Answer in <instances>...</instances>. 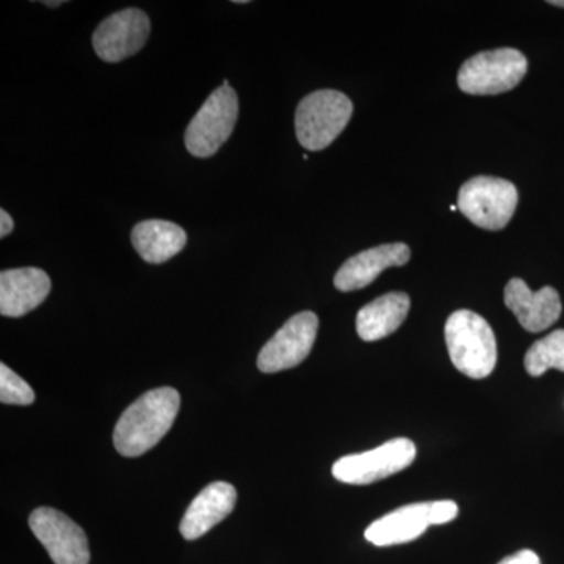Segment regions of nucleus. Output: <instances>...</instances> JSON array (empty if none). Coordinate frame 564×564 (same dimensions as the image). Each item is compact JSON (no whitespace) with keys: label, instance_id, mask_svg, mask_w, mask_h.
Returning <instances> with one entry per match:
<instances>
[{"label":"nucleus","instance_id":"nucleus-1","mask_svg":"<svg viewBox=\"0 0 564 564\" xmlns=\"http://www.w3.org/2000/svg\"><path fill=\"white\" fill-rule=\"evenodd\" d=\"M180 406L176 389L159 388L143 393L115 426L113 444L118 454L137 458L155 447L172 429Z\"/></svg>","mask_w":564,"mask_h":564},{"label":"nucleus","instance_id":"nucleus-2","mask_svg":"<svg viewBox=\"0 0 564 564\" xmlns=\"http://www.w3.org/2000/svg\"><path fill=\"white\" fill-rule=\"evenodd\" d=\"M445 343L458 372L484 380L496 369L497 340L489 323L473 311H456L445 323Z\"/></svg>","mask_w":564,"mask_h":564},{"label":"nucleus","instance_id":"nucleus-3","mask_svg":"<svg viewBox=\"0 0 564 564\" xmlns=\"http://www.w3.org/2000/svg\"><path fill=\"white\" fill-rule=\"evenodd\" d=\"M352 104L344 93H311L295 111V132L303 148L321 151L328 148L351 120Z\"/></svg>","mask_w":564,"mask_h":564},{"label":"nucleus","instance_id":"nucleus-4","mask_svg":"<svg viewBox=\"0 0 564 564\" xmlns=\"http://www.w3.org/2000/svg\"><path fill=\"white\" fill-rule=\"evenodd\" d=\"M527 68L525 55L513 47L480 52L463 63L458 87L467 95H502L521 84Z\"/></svg>","mask_w":564,"mask_h":564},{"label":"nucleus","instance_id":"nucleus-5","mask_svg":"<svg viewBox=\"0 0 564 564\" xmlns=\"http://www.w3.org/2000/svg\"><path fill=\"white\" fill-rule=\"evenodd\" d=\"M239 118V98L228 80L223 82L185 131V147L195 158L207 159L217 154L228 141Z\"/></svg>","mask_w":564,"mask_h":564},{"label":"nucleus","instance_id":"nucleus-6","mask_svg":"<svg viewBox=\"0 0 564 564\" xmlns=\"http://www.w3.org/2000/svg\"><path fill=\"white\" fill-rule=\"evenodd\" d=\"M458 511L454 500L404 505L372 522L366 530V540L378 547L411 543L422 536L430 525L454 521Z\"/></svg>","mask_w":564,"mask_h":564},{"label":"nucleus","instance_id":"nucleus-7","mask_svg":"<svg viewBox=\"0 0 564 564\" xmlns=\"http://www.w3.org/2000/svg\"><path fill=\"white\" fill-rule=\"evenodd\" d=\"M513 182L492 176H477L459 188L458 209L467 220L488 231H500L513 218L518 206Z\"/></svg>","mask_w":564,"mask_h":564},{"label":"nucleus","instance_id":"nucleus-8","mask_svg":"<svg viewBox=\"0 0 564 564\" xmlns=\"http://www.w3.org/2000/svg\"><path fill=\"white\" fill-rule=\"evenodd\" d=\"M415 445L408 437H397L373 451L347 455L333 466L336 480L347 485H372L402 473L414 463Z\"/></svg>","mask_w":564,"mask_h":564},{"label":"nucleus","instance_id":"nucleus-9","mask_svg":"<svg viewBox=\"0 0 564 564\" xmlns=\"http://www.w3.org/2000/svg\"><path fill=\"white\" fill-rule=\"evenodd\" d=\"M29 525L55 564L90 563L87 534L62 511L36 508L29 518Z\"/></svg>","mask_w":564,"mask_h":564},{"label":"nucleus","instance_id":"nucleus-10","mask_svg":"<svg viewBox=\"0 0 564 564\" xmlns=\"http://www.w3.org/2000/svg\"><path fill=\"white\" fill-rule=\"evenodd\" d=\"M318 332V317L311 311L293 315L291 321L274 334L258 356V367L263 373H278L300 366L313 350Z\"/></svg>","mask_w":564,"mask_h":564},{"label":"nucleus","instance_id":"nucleus-11","mask_svg":"<svg viewBox=\"0 0 564 564\" xmlns=\"http://www.w3.org/2000/svg\"><path fill=\"white\" fill-rule=\"evenodd\" d=\"M150 33L148 14L139 9H126L98 25L93 33V47L101 61L117 63L143 50Z\"/></svg>","mask_w":564,"mask_h":564},{"label":"nucleus","instance_id":"nucleus-12","mask_svg":"<svg viewBox=\"0 0 564 564\" xmlns=\"http://www.w3.org/2000/svg\"><path fill=\"white\" fill-rule=\"evenodd\" d=\"M505 304L529 333L551 328L562 315V300L554 288L532 292L524 281L514 278L505 288Z\"/></svg>","mask_w":564,"mask_h":564},{"label":"nucleus","instance_id":"nucleus-13","mask_svg":"<svg viewBox=\"0 0 564 564\" xmlns=\"http://www.w3.org/2000/svg\"><path fill=\"white\" fill-rule=\"evenodd\" d=\"M411 250L404 243H386L352 256L334 276L337 291L352 292L372 284L384 270L410 262Z\"/></svg>","mask_w":564,"mask_h":564},{"label":"nucleus","instance_id":"nucleus-14","mask_svg":"<svg viewBox=\"0 0 564 564\" xmlns=\"http://www.w3.org/2000/svg\"><path fill=\"white\" fill-rule=\"evenodd\" d=\"M51 292V278L44 270H3L0 273V314L18 318L32 313L47 299Z\"/></svg>","mask_w":564,"mask_h":564},{"label":"nucleus","instance_id":"nucleus-15","mask_svg":"<svg viewBox=\"0 0 564 564\" xmlns=\"http://www.w3.org/2000/svg\"><path fill=\"white\" fill-rule=\"evenodd\" d=\"M237 502V491L226 481L207 485L193 499L182 518L180 530L187 541H195L210 532L223 519L232 513Z\"/></svg>","mask_w":564,"mask_h":564},{"label":"nucleus","instance_id":"nucleus-16","mask_svg":"<svg viewBox=\"0 0 564 564\" xmlns=\"http://www.w3.org/2000/svg\"><path fill=\"white\" fill-rule=\"evenodd\" d=\"M410 307L411 300L406 293H386L359 311L356 317V332L366 343L384 339L406 321Z\"/></svg>","mask_w":564,"mask_h":564},{"label":"nucleus","instance_id":"nucleus-17","mask_svg":"<svg viewBox=\"0 0 564 564\" xmlns=\"http://www.w3.org/2000/svg\"><path fill=\"white\" fill-rule=\"evenodd\" d=\"M131 240L144 262L163 263L184 250L187 234L176 223L147 220L132 229Z\"/></svg>","mask_w":564,"mask_h":564},{"label":"nucleus","instance_id":"nucleus-18","mask_svg":"<svg viewBox=\"0 0 564 564\" xmlns=\"http://www.w3.org/2000/svg\"><path fill=\"white\" fill-rule=\"evenodd\" d=\"M524 364L532 377H541L549 369L564 372V329H556L536 340L527 351Z\"/></svg>","mask_w":564,"mask_h":564},{"label":"nucleus","instance_id":"nucleus-19","mask_svg":"<svg viewBox=\"0 0 564 564\" xmlns=\"http://www.w3.org/2000/svg\"><path fill=\"white\" fill-rule=\"evenodd\" d=\"M0 402L18 406H29L35 402V392L31 386L6 364H0Z\"/></svg>","mask_w":564,"mask_h":564},{"label":"nucleus","instance_id":"nucleus-20","mask_svg":"<svg viewBox=\"0 0 564 564\" xmlns=\"http://www.w3.org/2000/svg\"><path fill=\"white\" fill-rule=\"evenodd\" d=\"M499 564H541L540 556L533 551H519L514 555L507 556Z\"/></svg>","mask_w":564,"mask_h":564},{"label":"nucleus","instance_id":"nucleus-21","mask_svg":"<svg viewBox=\"0 0 564 564\" xmlns=\"http://www.w3.org/2000/svg\"><path fill=\"white\" fill-rule=\"evenodd\" d=\"M13 220H11L9 212L6 209L0 210V237L6 239V237L13 231Z\"/></svg>","mask_w":564,"mask_h":564},{"label":"nucleus","instance_id":"nucleus-22","mask_svg":"<svg viewBox=\"0 0 564 564\" xmlns=\"http://www.w3.org/2000/svg\"><path fill=\"white\" fill-rule=\"evenodd\" d=\"M551 3V6H555V7H564V0H552V2H549Z\"/></svg>","mask_w":564,"mask_h":564},{"label":"nucleus","instance_id":"nucleus-23","mask_svg":"<svg viewBox=\"0 0 564 564\" xmlns=\"http://www.w3.org/2000/svg\"><path fill=\"white\" fill-rule=\"evenodd\" d=\"M63 2H44V6L52 7V9H55V7H61Z\"/></svg>","mask_w":564,"mask_h":564}]
</instances>
